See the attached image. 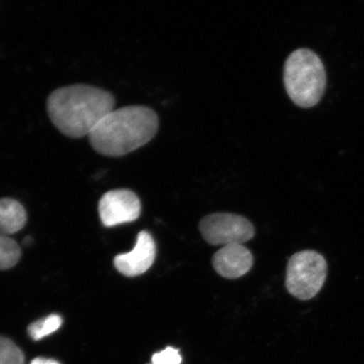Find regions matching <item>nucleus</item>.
Listing matches in <instances>:
<instances>
[{
	"label": "nucleus",
	"mask_w": 364,
	"mask_h": 364,
	"mask_svg": "<svg viewBox=\"0 0 364 364\" xmlns=\"http://www.w3.org/2000/svg\"><path fill=\"white\" fill-rule=\"evenodd\" d=\"M287 93L297 106L315 107L326 85V75L321 58L311 50L300 48L291 53L284 66Z\"/></svg>",
	"instance_id": "3"
},
{
	"label": "nucleus",
	"mask_w": 364,
	"mask_h": 364,
	"mask_svg": "<svg viewBox=\"0 0 364 364\" xmlns=\"http://www.w3.org/2000/svg\"><path fill=\"white\" fill-rule=\"evenodd\" d=\"M181 360L178 350L168 347L154 355L151 364H181Z\"/></svg>",
	"instance_id": "13"
},
{
	"label": "nucleus",
	"mask_w": 364,
	"mask_h": 364,
	"mask_svg": "<svg viewBox=\"0 0 364 364\" xmlns=\"http://www.w3.org/2000/svg\"><path fill=\"white\" fill-rule=\"evenodd\" d=\"M62 324V317L56 314H53V315L31 323L28 327V334L31 339L39 341L54 333L60 328Z\"/></svg>",
	"instance_id": "10"
},
{
	"label": "nucleus",
	"mask_w": 364,
	"mask_h": 364,
	"mask_svg": "<svg viewBox=\"0 0 364 364\" xmlns=\"http://www.w3.org/2000/svg\"><path fill=\"white\" fill-rule=\"evenodd\" d=\"M24 207L11 198L0 199V234L12 235L20 231L26 223Z\"/></svg>",
	"instance_id": "9"
},
{
	"label": "nucleus",
	"mask_w": 364,
	"mask_h": 364,
	"mask_svg": "<svg viewBox=\"0 0 364 364\" xmlns=\"http://www.w3.org/2000/svg\"><path fill=\"white\" fill-rule=\"evenodd\" d=\"M328 266L315 250H302L289 259L286 271V288L300 300L311 299L324 286Z\"/></svg>",
	"instance_id": "4"
},
{
	"label": "nucleus",
	"mask_w": 364,
	"mask_h": 364,
	"mask_svg": "<svg viewBox=\"0 0 364 364\" xmlns=\"http://www.w3.org/2000/svg\"><path fill=\"white\" fill-rule=\"evenodd\" d=\"M156 256V242L147 231H141L133 250L118 255L114 259L118 272L127 277H136L147 272Z\"/></svg>",
	"instance_id": "7"
},
{
	"label": "nucleus",
	"mask_w": 364,
	"mask_h": 364,
	"mask_svg": "<svg viewBox=\"0 0 364 364\" xmlns=\"http://www.w3.org/2000/svg\"><path fill=\"white\" fill-rule=\"evenodd\" d=\"M213 265L218 274L225 279H239L252 267L253 257L243 245H225L213 256Z\"/></svg>",
	"instance_id": "8"
},
{
	"label": "nucleus",
	"mask_w": 364,
	"mask_h": 364,
	"mask_svg": "<svg viewBox=\"0 0 364 364\" xmlns=\"http://www.w3.org/2000/svg\"><path fill=\"white\" fill-rule=\"evenodd\" d=\"M159 118L151 108L113 109L89 135L91 146L105 156L120 157L144 146L156 135Z\"/></svg>",
	"instance_id": "2"
},
{
	"label": "nucleus",
	"mask_w": 364,
	"mask_h": 364,
	"mask_svg": "<svg viewBox=\"0 0 364 364\" xmlns=\"http://www.w3.org/2000/svg\"><path fill=\"white\" fill-rule=\"evenodd\" d=\"M30 364H60V363L53 360V359L36 358Z\"/></svg>",
	"instance_id": "14"
},
{
	"label": "nucleus",
	"mask_w": 364,
	"mask_h": 364,
	"mask_svg": "<svg viewBox=\"0 0 364 364\" xmlns=\"http://www.w3.org/2000/svg\"><path fill=\"white\" fill-rule=\"evenodd\" d=\"M21 256V250L15 240L0 234V270H7L16 265Z\"/></svg>",
	"instance_id": "11"
},
{
	"label": "nucleus",
	"mask_w": 364,
	"mask_h": 364,
	"mask_svg": "<svg viewBox=\"0 0 364 364\" xmlns=\"http://www.w3.org/2000/svg\"><path fill=\"white\" fill-rule=\"evenodd\" d=\"M98 209L103 225L112 227L136 220L140 215L141 203L130 190H112L103 195Z\"/></svg>",
	"instance_id": "6"
},
{
	"label": "nucleus",
	"mask_w": 364,
	"mask_h": 364,
	"mask_svg": "<svg viewBox=\"0 0 364 364\" xmlns=\"http://www.w3.org/2000/svg\"><path fill=\"white\" fill-rule=\"evenodd\" d=\"M114 107L112 93L87 85L58 88L49 95L47 102L53 125L73 139L89 136Z\"/></svg>",
	"instance_id": "1"
},
{
	"label": "nucleus",
	"mask_w": 364,
	"mask_h": 364,
	"mask_svg": "<svg viewBox=\"0 0 364 364\" xmlns=\"http://www.w3.org/2000/svg\"><path fill=\"white\" fill-rule=\"evenodd\" d=\"M0 364H25L24 353L11 339L0 336Z\"/></svg>",
	"instance_id": "12"
},
{
	"label": "nucleus",
	"mask_w": 364,
	"mask_h": 364,
	"mask_svg": "<svg viewBox=\"0 0 364 364\" xmlns=\"http://www.w3.org/2000/svg\"><path fill=\"white\" fill-rule=\"evenodd\" d=\"M199 230L208 243L223 247L243 245L255 235L254 227L247 218L227 213H213L203 218Z\"/></svg>",
	"instance_id": "5"
},
{
	"label": "nucleus",
	"mask_w": 364,
	"mask_h": 364,
	"mask_svg": "<svg viewBox=\"0 0 364 364\" xmlns=\"http://www.w3.org/2000/svg\"><path fill=\"white\" fill-rule=\"evenodd\" d=\"M31 242H33V239H31V237H26L25 240H24V245H29Z\"/></svg>",
	"instance_id": "15"
}]
</instances>
